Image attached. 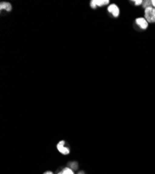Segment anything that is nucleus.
<instances>
[{
	"label": "nucleus",
	"instance_id": "nucleus-1",
	"mask_svg": "<svg viewBox=\"0 0 155 174\" xmlns=\"http://www.w3.org/2000/svg\"><path fill=\"white\" fill-rule=\"evenodd\" d=\"M145 19L148 23L155 22V8L154 7H149L145 9Z\"/></svg>",
	"mask_w": 155,
	"mask_h": 174
},
{
	"label": "nucleus",
	"instance_id": "nucleus-2",
	"mask_svg": "<svg viewBox=\"0 0 155 174\" xmlns=\"http://www.w3.org/2000/svg\"><path fill=\"white\" fill-rule=\"evenodd\" d=\"M108 11L114 18H118L120 15V9L116 4H111L108 6Z\"/></svg>",
	"mask_w": 155,
	"mask_h": 174
},
{
	"label": "nucleus",
	"instance_id": "nucleus-3",
	"mask_svg": "<svg viewBox=\"0 0 155 174\" xmlns=\"http://www.w3.org/2000/svg\"><path fill=\"white\" fill-rule=\"evenodd\" d=\"M109 0H92L90 5L92 9H95L97 6H103L109 4Z\"/></svg>",
	"mask_w": 155,
	"mask_h": 174
},
{
	"label": "nucleus",
	"instance_id": "nucleus-4",
	"mask_svg": "<svg viewBox=\"0 0 155 174\" xmlns=\"http://www.w3.org/2000/svg\"><path fill=\"white\" fill-rule=\"evenodd\" d=\"M136 24L142 29H146L148 27L149 23L144 18H138L136 19Z\"/></svg>",
	"mask_w": 155,
	"mask_h": 174
},
{
	"label": "nucleus",
	"instance_id": "nucleus-5",
	"mask_svg": "<svg viewBox=\"0 0 155 174\" xmlns=\"http://www.w3.org/2000/svg\"><path fill=\"white\" fill-rule=\"evenodd\" d=\"M64 144H65V142H64V141H61V142L57 144V149L63 155H68L70 153V150H69L68 148L64 146Z\"/></svg>",
	"mask_w": 155,
	"mask_h": 174
},
{
	"label": "nucleus",
	"instance_id": "nucleus-6",
	"mask_svg": "<svg viewBox=\"0 0 155 174\" xmlns=\"http://www.w3.org/2000/svg\"><path fill=\"white\" fill-rule=\"evenodd\" d=\"M0 9L1 10H5L7 12H10L12 9L11 4L8 2H1L0 4Z\"/></svg>",
	"mask_w": 155,
	"mask_h": 174
},
{
	"label": "nucleus",
	"instance_id": "nucleus-7",
	"mask_svg": "<svg viewBox=\"0 0 155 174\" xmlns=\"http://www.w3.org/2000/svg\"><path fill=\"white\" fill-rule=\"evenodd\" d=\"M143 7L145 9L149 8V7H152L151 0H145V1H143Z\"/></svg>",
	"mask_w": 155,
	"mask_h": 174
},
{
	"label": "nucleus",
	"instance_id": "nucleus-8",
	"mask_svg": "<svg viewBox=\"0 0 155 174\" xmlns=\"http://www.w3.org/2000/svg\"><path fill=\"white\" fill-rule=\"evenodd\" d=\"M58 174H74V173L72 171V169L69 168H66L64 169L63 171H61V172H59Z\"/></svg>",
	"mask_w": 155,
	"mask_h": 174
},
{
	"label": "nucleus",
	"instance_id": "nucleus-9",
	"mask_svg": "<svg viewBox=\"0 0 155 174\" xmlns=\"http://www.w3.org/2000/svg\"><path fill=\"white\" fill-rule=\"evenodd\" d=\"M133 2L134 3L136 6H140V5H141V4H143V0H133Z\"/></svg>",
	"mask_w": 155,
	"mask_h": 174
},
{
	"label": "nucleus",
	"instance_id": "nucleus-10",
	"mask_svg": "<svg viewBox=\"0 0 155 174\" xmlns=\"http://www.w3.org/2000/svg\"><path fill=\"white\" fill-rule=\"evenodd\" d=\"M70 166L72 169H77V162H72L70 163Z\"/></svg>",
	"mask_w": 155,
	"mask_h": 174
},
{
	"label": "nucleus",
	"instance_id": "nucleus-11",
	"mask_svg": "<svg viewBox=\"0 0 155 174\" xmlns=\"http://www.w3.org/2000/svg\"><path fill=\"white\" fill-rule=\"evenodd\" d=\"M152 7L155 8V0H152Z\"/></svg>",
	"mask_w": 155,
	"mask_h": 174
},
{
	"label": "nucleus",
	"instance_id": "nucleus-12",
	"mask_svg": "<svg viewBox=\"0 0 155 174\" xmlns=\"http://www.w3.org/2000/svg\"><path fill=\"white\" fill-rule=\"evenodd\" d=\"M43 174H53V173L51 172V171H47V172L44 173Z\"/></svg>",
	"mask_w": 155,
	"mask_h": 174
},
{
	"label": "nucleus",
	"instance_id": "nucleus-13",
	"mask_svg": "<svg viewBox=\"0 0 155 174\" xmlns=\"http://www.w3.org/2000/svg\"><path fill=\"white\" fill-rule=\"evenodd\" d=\"M78 174H84V173H83V171H80V172H79V173Z\"/></svg>",
	"mask_w": 155,
	"mask_h": 174
}]
</instances>
